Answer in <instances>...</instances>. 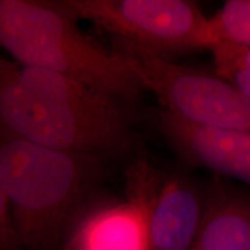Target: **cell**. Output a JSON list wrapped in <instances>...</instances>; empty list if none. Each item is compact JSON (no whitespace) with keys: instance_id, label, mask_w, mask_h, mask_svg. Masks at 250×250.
<instances>
[{"instance_id":"1","label":"cell","mask_w":250,"mask_h":250,"mask_svg":"<svg viewBox=\"0 0 250 250\" xmlns=\"http://www.w3.org/2000/svg\"><path fill=\"white\" fill-rule=\"evenodd\" d=\"M102 160L0 132V186L19 243L46 249L87 208Z\"/></svg>"},{"instance_id":"2","label":"cell","mask_w":250,"mask_h":250,"mask_svg":"<svg viewBox=\"0 0 250 250\" xmlns=\"http://www.w3.org/2000/svg\"><path fill=\"white\" fill-rule=\"evenodd\" d=\"M0 49L19 65L66 74L120 101L144 90L122 52L90 40L52 0H0Z\"/></svg>"},{"instance_id":"3","label":"cell","mask_w":250,"mask_h":250,"mask_svg":"<svg viewBox=\"0 0 250 250\" xmlns=\"http://www.w3.org/2000/svg\"><path fill=\"white\" fill-rule=\"evenodd\" d=\"M0 132L46 147L103 160L131 145L127 110L110 115L79 111L22 83L17 62L0 57Z\"/></svg>"},{"instance_id":"4","label":"cell","mask_w":250,"mask_h":250,"mask_svg":"<svg viewBox=\"0 0 250 250\" xmlns=\"http://www.w3.org/2000/svg\"><path fill=\"white\" fill-rule=\"evenodd\" d=\"M61 5L77 20L89 21L117 37L120 44L159 57L171 59L210 50L217 41L210 18L193 0H95Z\"/></svg>"},{"instance_id":"5","label":"cell","mask_w":250,"mask_h":250,"mask_svg":"<svg viewBox=\"0 0 250 250\" xmlns=\"http://www.w3.org/2000/svg\"><path fill=\"white\" fill-rule=\"evenodd\" d=\"M144 89L164 110L202 126L250 133V98L217 74L120 44Z\"/></svg>"},{"instance_id":"6","label":"cell","mask_w":250,"mask_h":250,"mask_svg":"<svg viewBox=\"0 0 250 250\" xmlns=\"http://www.w3.org/2000/svg\"><path fill=\"white\" fill-rule=\"evenodd\" d=\"M154 180L145 165H137L127 198L87 208L68 230L62 250H149L147 205Z\"/></svg>"},{"instance_id":"7","label":"cell","mask_w":250,"mask_h":250,"mask_svg":"<svg viewBox=\"0 0 250 250\" xmlns=\"http://www.w3.org/2000/svg\"><path fill=\"white\" fill-rule=\"evenodd\" d=\"M158 117L161 133L184 162L250 189V133L202 126L164 109Z\"/></svg>"},{"instance_id":"8","label":"cell","mask_w":250,"mask_h":250,"mask_svg":"<svg viewBox=\"0 0 250 250\" xmlns=\"http://www.w3.org/2000/svg\"><path fill=\"white\" fill-rule=\"evenodd\" d=\"M206 188L186 171L155 177L147 205L149 250H190L205 214Z\"/></svg>"},{"instance_id":"9","label":"cell","mask_w":250,"mask_h":250,"mask_svg":"<svg viewBox=\"0 0 250 250\" xmlns=\"http://www.w3.org/2000/svg\"><path fill=\"white\" fill-rule=\"evenodd\" d=\"M205 188L204 220L190 250H250V189L217 176Z\"/></svg>"},{"instance_id":"10","label":"cell","mask_w":250,"mask_h":250,"mask_svg":"<svg viewBox=\"0 0 250 250\" xmlns=\"http://www.w3.org/2000/svg\"><path fill=\"white\" fill-rule=\"evenodd\" d=\"M210 51L215 74L250 98V49L217 39Z\"/></svg>"},{"instance_id":"11","label":"cell","mask_w":250,"mask_h":250,"mask_svg":"<svg viewBox=\"0 0 250 250\" xmlns=\"http://www.w3.org/2000/svg\"><path fill=\"white\" fill-rule=\"evenodd\" d=\"M210 20L217 39L250 49V0H225Z\"/></svg>"},{"instance_id":"12","label":"cell","mask_w":250,"mask_h":250,"mask_svg":"<svg viewBox=\"0 0 250 250\" xmlns=\"http://www.w3.org/2000/svg\"><path fill=\"white\" fill-rule=\"evenodd\" d=\"M18 245L19 240L12 224L7 201L0 186V250H14Z\"/></svg>"},{"instance_id":"13","label":"cell","mask_w":250,"mask_h":250,"mask_svg":"<svg viewBox=\"0 0 250 250\" xmlns=\"http://www.w3.org/2000/svg\"><path fill=\"white\" fill-rule=\"evenodd\" d=\"M52 1L65 4V2H76V1H95V0H52Z\"/></svg>"}]
</instances>
